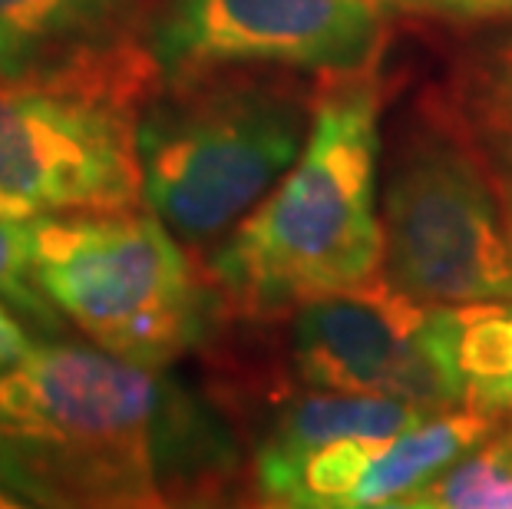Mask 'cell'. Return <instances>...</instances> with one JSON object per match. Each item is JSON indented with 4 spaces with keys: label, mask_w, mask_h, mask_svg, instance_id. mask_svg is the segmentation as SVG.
<instances>
[{
    "label": "cell",
    "mask_w": 512,
    "mask_h": 509,
    "mask_svg": "<svg viewBox=\"0 0 512 509\" xmlns=\"http://www.w3.org/2000/svg\"><path fill=\"white\" fill-rule=\"evenodd\" d=\"M387 20L380 0H162L146 40L166 80L212 67L334 77L377 67Z\"/></svg>",
    "instance_id": "cell-8"
},
{
    "label": "cell",
    "mask_w": 512,
    "mask_h": 509,
    "mask_svg": "<svg viewBox=\"0 0 512 509\" xmlns=\"http://www.w3.org/2000/svg\"><path fill=\"white\" fill-rule=\"evenodd\" d=\"M314 100L318 86L281 67L169 77L136 123L146 209L185 245L232 232L301 159Z\"/></svg>",
    "instance_id": "cell-3"
},
{
    "label": "cell",
    "mask_w": 512,
    "mask_h": 509,
    "mask_svg": "<svg viewBox=\"0 0 512 509\" xmlns=\"http://www.w3.org/2000/svg\"><path fill=\"white\" fill-rule=\"evenodd\" d=\"M433 103L483 162L512 238V30L460 50Z\"/></svg>",
    "instance_id": "cell-10"
},
{
    "label": "cell",
    "mask_w": 512,
    "mask_h": 509,
    "mask_svg": "<svg viewBox=\"0 0 512 509\" xmlns=\"http://www.w3.org/2000/svg\"><path fill=\"white\" fill-rule=\"evenodd\" d=\"M390 17H413L427 24H496L512 20V0H380Z\"/></svg>",
    "instance_id": "cell-16"
},
{
    "label": "cell",
    "mask_w": 512,
    "mask_h": 509,
    "mask_svg": "<svg viewBox=\"0 0 512 509\" xmlns=\"http://www.w3.org/2000/svg\"><path fill=\"white\" fill-rule=\"evenodd\" d=\"M493 430L496 417L479 414L473 407L427 417L423 424L403 430L400 437L380 443L364 480L357 483V490L344 506L390 503L400 496L430 490L453 463H460L466 453L476 450Z\"/></svg>",
    "instance_id": "cell-12"
},
{
    "label": "cell",
    "mask_w": 512,
    "mask_h": 509,
    "mask_svg": "<svg viewBox=\"0 0 512 509\" xmlns=\"http://www.w3.org/2000/svg\"><path fill=\"white\" fill-rule=\"evenodd\" d=\"M0 483L43 509H245L242 450L209 400L73 341L0 374Z\"/></svg>",
    "instance_id": "cell-1"
},
{
    "label": "cell",
    "mask_w": 512,
    "mask_h": 509,
    "mask_svg": "<svg viewBox=\"0 0 512 509\" xmlns=\"http://www.w3.org/2000/svg\"><path fill=\"white\" fill-rule=\"evenodd\" d=\"M0 509H43V506H37L34 500H27V496H20L17 490L0 483Z\"/></svg>",
    "instance_id": "cell-20"
},
{
    "label": "cell",
    "mask_w": 512,
    "mask_h": 509,
    "mask_svg": "<svg viewBox=\"0 0 512 509\" xmlns=\"http://www.w3.org/2000/svg\"><path fill=\"white\" fill-rule=\"evenodd\" d=\"M30 242L40 295L96 348L162 371L205 338L215 298L152 212L34 219Z\"/></svg>",
    "instance_id": "cell-5"
},
{
    "label": "cell",
    "mask_w": 512,
    "mask_h": 509,
    "mask_svg": "<svg viewBox=\"0 0 512 509\" xmlns=\"http://www.w3.org/2000/svg\"><path fill=\"white\" fill-rule=\"evenodd\" d=\"M427 417L433 414L417 404L377 394L314 391L308 397H294L278 410L258 443L252 460L255 486L268 503H278L294 470L321 447H331L337 440H394Z\"/></svg>",
    "instance_id": "cell-9"
},
{
    "label": "cell",
    "mask_w": 512,
    "mask_h": 509,
    "mask_svg": "<svg viewBox=\"0 0 512 509\" xmlns=\"http://www.w3.org/2000/svg\"><path fill=\"white\" fill-rule=\"evenodd\" d=\"M291 314V361L314 391L394 397L430 414L466 404L456 305H423L377 278Z\"/></svg>",
    "instance_id": "cell-7"
},
{
    "label": "cell",
    "mask_w": 512,
    "mask_h": 509,
    "mask_svg": "<svg viewBox=\"0 0 512 509\" xmlns=\"http://www.w3.org/2000/svg\"><path fill=\"white\" fill-rule=\"evenodd\" d=\"M248 509H443L437 496L430 490H420L413 496H400L390 503H361V506H288V503H265V506H248Z\"/></svg>",
    "instance_id": "cell-18"
},
{
    "label": "cell",
    "mask_w": 512,
    "mask_h": 509,
    "mask_svg": "<svg viewBox=\"0 0 512 509\" xmlns=\"http://www.w3.org/2000/svg\"><path fill=\"white\" fill-rule=\"evenodd\" d=\"M162 83L146 37L43 80H0V215L34 222L136 209V123Z\"/></svg>",
    "instance_id": "cell-4"
},
{
    "label": "cell",
    "mask_w": 512,
    "mask_h": 509,
    "mask_svg": "<svg viewBox=\"0 0 512 509\" xmlns=\"http://www.w3.org/2000/svg\"><path fill=\"white\" fill-rule=\"evenodd\" d=\"M503 440H506V447H509V453H512V430H509V433H503Z\"/></svg>",
    "instance_id": "cell-21"
},
{
    "label": "cell",
    "mask_w": 512,
    "mask_h": 509,
    "mask_svg": "<svg viewBox=\"0 0 512 509\" xmlns=\"http://www.w3.org/2000/svg\"><path fill=\"white\" fill-rule=\"evenodd\" d=\"M443 509H512V453L499 437L466 453L430 486Z\"/></svg>",
    "instance_id": "cell-14"
},
{
    "label": "cell",
    "mask_w": 512,
    "mask_h": 509,
    "mask_svg": "<svg viewBox=\"0 0 512 509\" xmlns=\"http://www.w3.org/2000/svg\"><path fill=\"white\" fill-rule=\"evenodd\" d=\"M0 301L14 308L20 318L53 331L60 314L47 305L34 281V242L30 222L0 215Z\"/></svg>",
    "instance_id": "cell-15"
},
{
    "label": "cell",
    "mask_w": 512,
    "mask_h": 509,
    "mask_svg": "<svg viewBox=\"0 0 512 509\" xmlns=\"http://www.w3.org/2000/svg\"><path fill=\"white\" fill-rule=\"evenodd\" d=\"M384 278L423 305L512 301V238L483 162L427 103L384 189Z\"/></svg>",
    "instance_id": "cell-6"
},
{
    "label": "cell",
    "mask_w": 512,
    "mask_h": 509,
    "mask_svg": "<svg viewBox=\"0 0 512 509\" xmlns=\"http://www.w3.org/2000/svg\"><path fill=\"white\" fill-rule=\"evenodd\" d=\"M30 321H24L20 314L0 301V374L10 371L14 364H20L24 357L34 351L37 338L27 328Z\"/></svg>",
    "instance_id": "cell-17"
},
{
    "label": "cell",
    "mask_w": 512,
    "mask_h": 509,
    "mask_svg": "<svg viewBox=\"0 0 512 509\" xmlns=\"http://www.w3.org/2000/svg\"><path fill=\"white\" fill-rule=\"evenodd\" d=\"M466 407H473V410H479V414H489V417H496V420L499 417H512V377L499 384V387H493V391L473 397Z\"/></svg>",
    "instance_id": "cell-19"
},
{
    "label": "cell",
    "mask_w": 512,
    "mask_h": 509,
    "mask_svg": "<svg viewBox=\"0 0 512 509\" xmlns=\"http://www.w3.org/2000/svg\"><path fill=\"white\" fill-rule=\"evenodd\" d=\"M456 357L466 404L512 377V301L456 305Z\"/></svg>",
    "instance_id": "cell-13"
},
{
    "label": "cell",
    "mask_w": 512,
    "mask_h": 509,
    "mask_svg": "<svg viewBox=\"0 0 512 509\" xmlns=\"http://www.w3.org/2000/svg\"><path fill=\"white\" fill-rule=\"evenodd\" d=\"M126 0H0V80H40L129 37Z\"/></svg>",
    "instance_id": "cell-11"
},
{
    "label": "cell",
    "mask_w": 512,
    "mask_h": 509,
    "mask_svg": "<svg viewBox=\"0 0 512 509\" xmlns=\"http://www.w3.org/2000/svg\"><path fill=\"white\" fill-rule=\"evenodd\" d=\"M377 156V67L334 73L318 86L301 159L205 262L215 305L271 318L377 281L384 265Z\"/></svg>",
    "instance_id": "cell-2"
}]
</instances>
